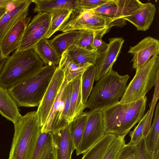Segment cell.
Listing matches in <instances>:
<instances>
[{"label":"cell","instance_id":"1","mask_svg":"<svg viewBox=\"0 0 159 159\" xmlns=\"http://www.w3.org/2000/svg\"><path fill=\"white\" fill-rule=\"evenodd\" d=\"M147 101L145 96L129 103L118 102L103 110L105 134L126 136L144 116Z\"/></svg>","mask_w":159,"mask_h":159},{"label":"cell","instance_id":"2","mask_svg":"<svg viewBox=\"0 0 159 159\" xmlns=\"http://www.w3.org/2000/svg\"><path fill=\"white\" fill-rule=\"evenodd\" d=\"M44 66L34 48L16 50L7 58L0 73V85L8 88L33 76Z\"/></svg>","mask_w":159,"mask_h":159},{"label":"cell","instance_id":"3","mask_svg":"<svg viewBox=\"0 0 159 159\" xmlns=\"http://www.w3.org/2000/svg\"><path fill=\"white\" fill-rule=\"evenodd\" d=\"M129 78L128 75H120L111 69L97 81L85 108L102 111L119 102L125 91Z\"/></svg>","mask_w":159,"mask_h":159},{"label":"cell","instance_id":"4","mask_svg":"<svg viewBox=\"0 0 159 159\" xmlns=\"http://www.w3.org/2000/svg\"><path fill=\"white\" fill-rule=\"evenodd\" d=\"M14 124V132L8 159H30L41 132L36 111L22 116Z\"/></svg>","mask_w":159,"mask_h":159},{"label":"cell","instance_id":"5","mask_svg":"<svg viewBox=\"0 0 159 159\" xmlns=\"http://www.w3.org/2000/svg\"><path fill=\"white\" fill-rule=\"evenodd\" d=\"M57 67L53 65H46L33 76L8 88L17 106L28 107L38 106Z\"/></svg>","mask_w":159,"mask_h":159},{"label":"cell","instance_id":"6","mask_svg":"<svg viewBox=\"0 0 159 159\" xmlns=\"http://www.w3.org/2000/svg\"><path fill=\"white\" fill-rule=\"evenodd\" d=\"M159 75V56L151 58L146 63L136 70L135 74L127 86L124 94L119 102L127 103L139 99L155 85Z\"/></svg>","mask_w":159,"mask_h":159},{"label":"cell","instance_id":"7","mask_svg":"<svg viewBox=\"0 0 159 159\" xmlns=\"http://www.w3.org/2000/svg\"><path fill=\"white\" fill-rule=\"evenodd\" d=\"M113 22L111 18L86 11L70 16L58 31L63 32L71 30L90 31L95 33L97 37L102 38L109 31Z\"/></svg>","mask_w":159,"mask_h":159},{"label":"cell","instance_id":"8","mask_svg":"<svg viewBox=\"0 0 159 159\" xmlns=\"http://www.w3.org/2000/svg\"><path fill=\"white\" fill-rule=\"evenodd\" d=\"M52 18L49 12L38 13L35 16L26 27L16 50H23L34 48L39 41L45 37L49 30Z\"/></svg>","mask_w":159,"mask_h":159},{"label":"cell","instance_id":"9","mask_svg":"<svg viewBox=\"0 0 159 159\" xmlns=\"http://www.w3.org/2000/svg\"><path fill=\"white\" fill-rule=\"evenodd\" d=\"M87 112V119L82 138L76 150L77 156L87 152L105 134L102 111L91 110Z\"/></svg>","mask_w":159,"mask_h":159},{"label":"cell","instance_id":"10","mask_svg":"<svg viewBox=\"0 0 159 159\" xmlns=\"http://www.w3.org/2000/svg\"><path fill=\"white\" fill-rule=\"evenodd\" d=\"M64 78V72L59 66H57L36 111L38 119L42 128L46 122Z\"/></svg>","mask_w":159,"mask_h":159},{"label":"cell","instance_id":"11","mask_svg":"<svg viewBox=\"0 0 159 159\" xmlns=\"http://www.w3.org/2000/svg\"><path fill=\"white\" fill-rule=\"evenodd\" d=\"M107 48L100 54L94 64L96 71L95 80L97 81L112 69L124 42L121 37L111 38Z\"/></svg>","mask_w":159,"mask_h":159},{"label":"cell","instance_id":"12","mask_svg":"<svg viewBox=\"0 0 159 159\" xmlns=\"http://www.w3.org/2000/svg\"><path fill=\"white\" fill-rule=\"evenodd\" d=\"M128 53L133 55V68L136 70L143 65L151 57L159 54V41L151 36L145 37L134 46L130 47Z\"/></svg>","mask_w":159,"mask_h":159},{"label":"cell","instance_id":"13","mask_svg":"<svg viewBox=\"0 0 159 159\" xmlns=\"http://www.w3.org/2000/svg\"><path fill=\"white\" fill-rule=\"evenodd\" d=\"M32 2V0H14L12 2L11 7L0 19V42L20 19L28 16Z\"/></svg>","mask_w":159,"mask_h":159},{"label":"cell","instance_id":"14","mask_svg":"<svg viewBox=\"0 0 159 159\" xmlns=\"http://www.w3.org/2000/svg\"><path fill=\"white\" fill-rule=\"evenodd\" d=\"M31 21L30 17L20 19L11 29L0 42V51L2 56L7 58L18 47L26 27Z\"/></svg>","mask_w":159,"mask_h":159},{"label":"cell","instance_id":"15","mask_svg":"<svg viewBox=\"0 0 159 159\" xmlns=\"http://www.w3.org/2000/svg\"><path fill=\"white\" fill-rule=\"evenodd\" d=\"M52 133L55 159H71L72 152L75 148L69 124Z\"/></svg>","mask_w":159,"mask_h":159},{"label":"cell","instance_id":"16","mask_svg":"<svg viewBox=\"0 0 159 159\" xmlns=\"http://www.w3.org/2000/svg\"><path fill=\"white\" fill-rule=\"evenodd\" d=\"M156 11L155 5L150 2L143 3L130 16L123 19L133 24L137 30L145 31L148 29L152 24Z\"/></svg>","mask_w":159,"mask_h":159},{"label":"cell","instance_id":"17","mask_svg":"<svg viewBox=\"0 0 159 159\" xmlns=\"http://www.w3.org/2000/svg\"><path fill=\"white\" fill-rule=\"evenodd\" d=\"M0 114L14 124L22 116L16 103L7 88L0 85Z\"/></svg>","mask_w":159,"mask_h":159},{"label":"cell","instance_id":"18","mask_svg":"<svg viewBox=\"0 0 159 159\" xmlns=\"http://www.w3.org/2000/svg\"><path fill=\"white\" fill-rule=\"evenodd\" d=\"M113 1L116 7L112 27L114 26L122 27L125 25V20L123 18L130 16L143 4L138 0H113Z\"/></svg>","mask_w":159,"mask_h":159},{"label":"cell","instance_id":"19","mask_svg":"<svg viewBox=\"0 0 159 159\" xmlns=\"http://www.w3.org/2000/svg\"><path fill=\"white\" fill-rule=\"evenodd\" d=\"M81 33L80 30H71L58 34L48 42L60 59L63 53L75 45Z\"/></svg>","mask_w":159,"mask_h":159},{"label":"cell","instance_id":"20","mask_svg":"<svg viewBox=\"0 0 159 159\" xmlns=\"http://www.w3.org/2000/svg\"><path fill=\"white\" fill-rule=\"evenodd\" d=\"M30 159H55L51 132L41 133Z\"/></svg>","mask_w":159,"mask_h":159},{"label":"cell","instance_id":"21","mask_svg":"<svg viewBox=\"0 0 159 159\" xmlns=\"http://www.w3.org/2000/svg\"><path fill=\"white\" fill-rule=\"evenodd\" d=\"M81 75L71 81L72 89L70 106L68 116L69 124L75 118L83 112V111L85 108L82 102L81 89Z\"/></svg>","mask_w":159,"mask_h":159},{"label":"cell","instance_id":"22","mask_svg":"<svg viewBox=\"0 0 159 159\" xmlns=\"http://www.w3.org/2000/svg\"><path fill=\"white\" fill-rule=\"evenodd\" d=\"M92 64H77L71 59L67 51L62 54L58 66L64 72V75L69 82L81 75Z\"/></svg>","mask_w":159,"mask_h":159},{"label":"cell","instance_id":"23","mask_svg":"<svg viewBox=\"0 0 159 159\" xmlns=\"http://www.w3.org/2000/svg\"><path fill=\"white\" fill-rule=\"evenodd\" d=\"M34 48L45 65L56 66L59 64L60 59L47 39L45 38L42 39L35 45Z\"/></svg>","mask_w":159,"mask_h":159},{"label":"cell","instance_id":"24","mask_svg":"<svg viewBox=\"0 0 159 159\" xmlns=\"http://www.w3.org/2000/svg\"><path fill=\"white\" fill-rule=\"evenodd\" d=\"M116 136L111 134L105 135L84 153L81 159H103L108 147Z\"/></svg>","mask_w":159,"mask_h":159},{"label":"cell","instance_id":"25","mask_svg":"<svg viewBox=\"0 0 159 159\" xmlns=\"http://www.w3.org/2000/svg\"><path fill=\"white\" fill-rule=\"evenodd\" d=\"M76 0H32L34 12H47L58 8L73 10Z\"/></svg>","mask_w":159,"mask_h":159},{"label":"cell","instance_id":"26","mask_svg":"<svg viewBox=\"0 0 159 159\" xmlns=\"http://www.w3.org/2000/svg\"><path fill=\"white\" fill-rule=\"evenodd\" d=\"M66 51L72 61L77 64L94 65L97 59L100 56L96 50H89L75 45Z\"/></svg>","mask_w":159,"mask_h":159},{"label":"cell","instance_id":"27","mask_svg":"<svg viewBox=\"0 0 159 159\" xmlns=\"http://www.w3.org/2000/svg\"><path fill=\"white\" fill-rule=\"evenodd\" d=\"M144 138L148 151L152 152L159 151V103L157 105L152 125Z\"/></svg>","mask_w":159,"mask_h":159},{"label":"cell","instance_id":"28","mask_svg":"<svg viewBox=\"0 0 159 159\" xmlns=\"http://www.w3.org/2000/svg\"><path fill=\"white\" fill-rule=\"evenodd\" d=\"M73 10L63 8L53 9L49 12L52 15V20L50 26L45 38H50L64 23L70 18Z\"/></svg>","mask_w":159,"mask_h":159},{"label":"cell","instance_id":"29","mask_svg":"<svg viewBox=\"0 0 159 159\" xmlns=\"http://www.w3.org/2000/svg\"><path fill=\"white\" fill-rule=\"evenodd\" d=\"M88 117L87 112H83L69 124L72 139L76 150L82 140Z\"/></svg>","mask_w":159,"mask_h":159},{"label":"cell","instance_id":"30","mask_svg":"<svg viewBox=\"0 0 159 159\" xmlns=\"http://www.w3.org/2000/svg\"><path fill=\"white\" fill-rule=\"evenodd\" d=\"M96 68L94 65H91L82 73L81 79V89L82 102L85 105L93 89L95 80Z\"/></svg>","mask_w":159,"mask_h":159},{"label":"cell","instance_id":"31","mask_svg":"<svg viewBox=\"0 0 159 159\" xmlns=\"http://www.w3.org/2000/svg\"><path fill=\"white\" fill-rule=\"evenodd\" d=\"M69 82L65 76V78L60 89L53 104L46 122L42 128L41 131L50 132L51 126L54 115L59 106L62 95Z\"/></svg>","mask_w":159,"mask_h":159},{"label":"cell","instance_id":"32","mask_svg":"<svg viewBox=\"0 0 159 159\" xmlns=\"http://www.w3.org/2000/svg\"><path fill=\"white\" fill-rule=\"evenodd\" d=\"M108 0H76L71 16L95 9Z\"/></svg>","mask_w":159,"mask_h":159},{"label":"cell","instance_id":"33","mask_svg":"<svg viewBox=\"0 0 159 159\" xmlns=\"http://www.w3.org/2000/svg\"><path fill=\"white\" fill-rule=\"evenodd\" d=\"M71 89L72 84L70 82L68 83L66 88V99L64 106L59 122L57 131L65 127L69 124L68 116L70 106Z\"/></svg>","mask_w":159,"mask_h":159},{"label":"cell","instance_id":"34","mask_svg":"<svg viewBox=\"0 0 159 159\" xmlns=\"http://www.w3.org/2000/svg\"><path fill=\"white\" fill-rule=\"evenodd\" d=\"M125 135H118L109 146L103 159H116L122 148L125 144Z\"/></svg>","mask_w":159,"mask_h":159},{"label":"cell","instance_id":"35","mask_svg":"<svg viewBox=\"0 0 159 159\" xmlns=\"http://www.w3.org/2000/svg\"><path fill=\"white\" fill-rule=\"evenodd\" d=\"M81 31V34L75 46L89 50H95L93 48V42L96 34L90 31Z\"/></svg>","mask_w":159,"mask_h":159},{"label":"cell","instance_id":"36","mask_svg":"<svg viewBox=\"0 0 159 159\" xmlns=\"http://www.w3.org/2000/svg\"><path fill=\"white\" fill-rule=\"evenodd\" d=\"M159 75L158 76L156 83L155 84V90L153 97L151 105H150V109L146 121L144 125L143 136L144 137L149 130L151 124V120L153 116V111L156 103L159 98Z\"/></svg>","mask_w":159,"mask_h":159},{"label":"cell","instance_id":"37","mask_svg":"<svg viewBox=\"0 0 159 159\" xmlns=\"http://www.w3.org/2000/svg\"><path fill=\"white\" fill-rule=\"evenodd\" d=\"M149 112V110L144 115L143 118L139 121L137 125L134 129L130 133V139L129 144L135 145L143 137V132L145 124Z\"/></svg>","mask_w":159,"mask_h":159},{"label":"cell","instance_id":"38","mask_svg":"<svg viewBox=\"0 0 159 159\" xmlns=\"http://www.w3.org/2000/svg\"><path fill=\"white\" fill-rule=\"evenodd\" d=\"M116 159H138L135 145L128 143L120 151Z\"/></svg>","mask_w":159,"mask_h":159},{"label":"cell","instance_id":"39","mask_svg":"<svg viewBox=\"0 0 159 159\" xmlns=\"http://www.w3.org/2000/svg\"><path fill=\"white\" fill-rule=\"evenodd\" d=\"M138 159H153V153L148 150L144 137H143L135 145Z\"/></svg>","mask_w":159,"mask_h":159},{"label":"cell","instance_id":"40","mask_svg":"<svg viewBox=\"0 0 159 159\" xmlns=\"http://www.w3.org/2000/svg\"><path fill=\"white\" fill-rule=\"evenodd\" d=\"M94 36L93 42V47L94 50H96L100 54L107 48L108 43H106L102 39L96 36Z\"/></svg>","mask_w":159,"mask_h":159},{"label":"cell","instance_id":"41","mask_svg":"<svg viewBox=\"0 0 159 159\" xmlns=\"http://www.w3.org/2000/svg\"><path fill=\"white\" fill-rule=\"evenodd\" d=\"M14 0H0V7H7Z\"/></svg>","mask_w":159,"mask_h":159},{"label":"cell","instance_id":"42","mask_svg":"<svg viewBox=\"0 0 159 159\" xmlns=\"http://www.w3.org/2000/svg\"><path fill=\"white\" fill-rule=\"evenodd\" d=\"M7 58L2 56L0 51V73L6 62Z\"/></svg>","mask_w":159,"mask_h":159},{"label":"cell","instance_id":"43","mask_svg":"<svg viewBox=\"0 0 159 159\" xmlns=\"http://www.w3.org/2000/svg\"><path fill=\"white\" fill-rule=\"evenodd\" d=\"M8 10V6L7 7H0V19Z\"/></svg>","mask_w":159,"mask_h":159},{"label":"cell","instance_id":"44","mask_svg":"<svg viewBox=\"0 0 159 159\" xmlns=\"http://www.w3.org/2000/svg\"><path fill=\"white\" fill-rule=\"evenodd\" d=\"M153 153V159H159V151Z\"/></svg>","mask_w":159,"mask_h":159}]
</instances>
